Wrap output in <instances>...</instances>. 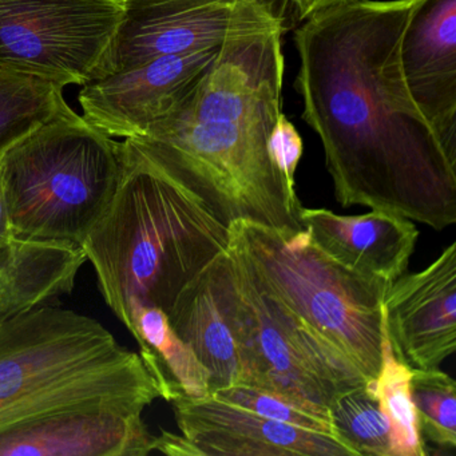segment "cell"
Returning a JSON list of instances; mask_svg holds the SVG:
<instances>
[{
  "label": "cell",
  "instance_id": "cell-1",
  "mask_svg": "<svg viewBox=\"0 0 456 456\" xmlns=\"http://www.w3.org/2000/svg\"><path fill=\"white\" fill-rule=\"evenodd\" d=\"M420 0H338L295 31V87L335 196L443 231L456 224V164L413 102L400 42Z\"/></svg>",
  "mask_w": 456,
  "mask_h": 456
},
{
  "label": "cell",
  "instance_id": "cell-2",
  "mask_svg": "<svg viewBox=\"0 0 456 456\" xmlns=\"http://www.w3.org/2000/svg\"><path fill=\"white\" fill-rule=\"evenodd\" d=\"M287 0L240 23L197 89L138 138H129L199 197L226 228L249 221L304 231L303 209L269 154L281 114Z\"/></svg>",
  "mask_w": 456,
  "mask_h": 456
},
{
  "label": "cell",
  "instance_id": "cell-3",
  "mask_svg": "<svg viewBox=\"0 0 456 456\" xmlns=\"http://www.w3.org/2000/svg\"><path fill=\"white\" fill-rule=\"evenodd\" d=\"M121 181L82 249L101 295L124 322L135 306L169 312L181 292L229 248V228L133 141Z\"/></svg>",
  "mask_w": 456,
  "mask_h": 456
},
{
  "label": "cell",
  "instance_id": "cell-4",
  "mask_svg": "<svg viewBox=\"0 0 456 456\" xmlns=\"http://www.w3.org/2000/svg\"><path fill=\"white\" fill-rule=\"evenodd\" d=\"M159 387L97 320L39 306L0 325V432L79 410L142 413Z\"/></svg>",
  "mask_w": 456,
  "mask_h": 456
},
{
  "label": "cell",
  "instance_id": "cell-5",
  "mask_svg": "<svg viewBox=\"0 0 456 456\" xmlns=\"http://www.w3.org/2000/svg\"><path fill=\"white\" fill-rule=\"evenodd\" d=\"M124 156V141L73 109L15 143L0 159L15 237L82 248L116 194Z\"/></svg>",
  "mask_w": 456,
  "mask_h": 456
},
{
  "label": "cell",
  "instance_id": "cell-6",
  "mask_svg": "<svg viewBox=\"0 0 456 456\" xmlns=\"http://www.w3.org/2000/svg\"><path fill=\"white\" fill-rule=\"evenodd\" d=\"M264 287L343 352L370 383L381 367L389 282L360 276L325 255L308 232L236 221L229 226Z\"/></svg>",
  "mask_w": 456,
  "mask_h": 456
},
{
  "label": "cell",
  "instance_id": "cell-7",
  "mask_svg": "<svg viewBox=\"0 0 456 456\" xmlns=\"http://www.w3.org/2000/svg\"><path fill=\"white\" fill-rule=\"evenodd\" d=\"M229 252L239 287L241 384L328 410L338 395L370 383L343 352L268 292L231 239Z\"/></svg>",
  "mask_w": 456,
  "mask_h": 456
},
{
  "label": "cell",
  "instance_id": "cell-8",
  "mask_svg": "<svg viewBox=\"0 0 456 456\" xmlns=\"http://www.w3.org/2000/svg\"><path fill=\"white\" fill-rule=\"evenodd\" d=\"M122 0H0V66L69 86L105 71Z\"/></svg>",
  "mask_w": 456,
  "mask_h": 456
},
{
  "label": "cell",
  "instance_id": "cell-9",
  "mask_svg": "<svg viewBox=\"0 0 456 456\" xmlns=\"http://www.w3.org/2000/svg\"><path fill=\"white\" fill-rule=\"evenodd\" d=\"M221 46L153 58L87 82L78 94L82 117L110 137H141L204 81Z\"/></svg>",
  "mask_w": 456,
  "mask_h": 456
},
{
  "label": "cell",
  "instance_id": "cell-10",
  "mask_svg": "<svg viewBox=\"0 0 456 456\" xmlns=\"http://www.w3.org/2000/svg\"><path fill=\"white\" fill-rule=\"evenodd\" d=\"M268 2L122 0V20L102 76L127 70L164 55L221 46L240 23Z\"/></svg>",
  "mask_w": 456,
  "mask_h": 456
},
{
  "label": "cell",
  "instance_id": "cell-11",
  "mask_svg": "<svg viewBox=\"0 0 456 456\" xmlns=\"http://www.w3.org/2000/svg\"><path fill=\"white\" fill-rule=\"evenodd\" d=\"M384 333L399 362L411 370H439L456 351V244L424 271L389 285Z\"/></svg>",
  "mask_w": 456,
  "mask_h": 456
},
{
  "label": "cell",
  "instance_id": "cell-12",
  "mask_svg": "<svg viewBox=\"0 0 456 456\" xmlns=\"http://www.w3.org/2000/svg\"><path fill=\"white\" fill-rule=\"evenodd\" d=\"M170 404L200 456H354L333 435L271 420L212 395Z\"/></svg>",
  "mask_w": 456,
  "mask_h": 456
},
{
  "label": "cell",
  "instance_id": "cell-13",
  "mask_svg": "<svg viewBox=\"0 0 456 456\" xmlns=\"http://www.w3.org/2000/svg\"><path fill=\"white\" fill-rule=\"evenodd\" d=\"M408 92L456 164V0H420L400 42Z\"/></svg>",
  "mask_w": 456,
  "mask_h": 456
},
{
  "label": "cell",
  "instance_id": "cell-14",
  "mask_svg": "<svg viewBox=\"0 0 456 456\" xmlns=\"http://www.w3.org/2000/svg\"><path fill=\"white\" fill-rule=\"evenodd\" d=\"M167 317L209 373L210 395L242 383L239 287L229 248L178 295Z\"/></svg>",
  "mask_w": 456,
  "mask_h": 456
},
{
  "label": "cell",
  "instance_id": "cell-15",
  "mask_svg": "<svg viewBox=\"0 0 456 456\" xmlns=\"http://www.w3.org/2000/svg\"><path fill=\"white\" fill-rule=\"evenodd\" d=\"M156 436L142 413L66 411L0 432V456H146Z\"/></svg>",
  "mask_w": 456,
  "mask_h": 456
},
{
  "label": "cell",
  "instance_id": "cell-16",
  "mask_svg": "<svg viewBox=\"0 0 456 456\" xmlns=\"http://www.w3.org/2000/svg\"><path fill=\"white\" fill-rule=\"evenodd\" d=\"M300 220L312 241L336 263L389 284L407 273L419 237L412 221L383 210L340 216L303 208Z\"/></svg>",
  "mask_w": 456,
  "mask_h": 456
},
{
  "label": "cell",
  "instance_id": "cell-17",
  "mask_svg": "<svg viewBox=\"0 0 456 456\" xmlns=\"http://www.w3.org/2000/svg\"><path fill=\"white\" fill-rule=\"evenodd\" d=\"M82 248L14 237L0 245V325L73 292Z\"/></svg>",
  "mask_w": 456,
  "mask_h": 456
},
{
  "label": "cell",
  "instance_id": "cell-18",
  "mask_svg": "<svg viewBox=\"0 0 456 456\" xmlns=\"http://www.w3.org/2000/svg\"><path fill=\"white\" fill-rule=\"evenodd\" d=\"M140 346V356L167 402L210 396V378L193 349L177 335L167 312L135 306L122 322Z\"/></svg>",
  "mask_w": 456,
  "mask_h": 456
},
{
  "label": "cell",
  "instance_id": "cell-19",
  "mask_svg": "<svg viewBox=\"0 0 456 456\" xmlns=\"http://www.w3.org/2000/svg\"><path fill=\"white\" fill-rule=\"evenodd\" d=\"M65 85L0 66V159L55 117L70 110Z\"/></svg>",
  "mask_w": 456,
  "mask_h": 456
},
{
  "label": "cell",
  "instance_id": "cell-20",
  "mask_svg": "<svg viewBox=\"0 0 456 456\" xmlns=\"http://www.w3.org/2000/svg\"><path fill=\"white\" fill-rule=\"evenodd\" d=\"M330 416L333 436L354 456H391V428L376 383L338 395L330 404Z\"/></svg>",
  "mask_w": 456,
  "mask_h": 456
},
{
  "label": "cell",
  "instance_id": "cell-21",
  "mask_svg": "<svg viewBox=\"0 0 456 456\" xmlns=\"http://www.w3.org/2000/svg\"><path fill=\"white\" fill-rule=\"evenodd\" d=\"M411 378L412 370L395 357L384 333L376 395L391 428V456H426L428 453L419 434L411 397Z\"/></svg>",
  "mask_w": 456,
  "mask_h": 456
},
{
  "label": "cell",
  "instance_id": "cell-22",
  "mask_svg": "<svg viewBox=\"0 0 456 456\" xmlns=\"http://www.w3.org/2000/svg\"><path fill=\"white\" fill-rule=\"evenodd\" d=\"M411 397L424 444L456 448V383L439 370H412Z\"/></svg>",
  "mask_w": 456,
  "mask_h": 456
},
{
  "label": "cell",
  "instance_id": "cell-23",
  "mask_svg": "<svg viewBox=\"0 0 456 456\" xmlns=\"http://www.w3.org/2000/svg\"><path fill=\"white\" fill-rule=\"evenodd\" d=\"M212 396L252 411L271 420L333 435L330 408L327 410V408L304 404L285 395L266 391L248 384L225 387L213 392Z\"/></svg>",
  "mask_w": 456,
  "mask_h": 456
},
{
  "label": "cell",
  "instance_id": "cell-24",
  "mask_svg": "<svg viewBox=\"0 0 456 456\" xmlns=\"http://www.w3.org/2000/svg\"><path fill=\"white\" fill-rule=\"evenodd\" d=\"M268 146L272 161L290 188L296 189V170L303 156V140L282 111L272 130Z\"/></svg>",
  "mask_w": 456,
  "mask_h": 456
},
{
  "label": "cell",
  "instance_id": "cell-25",
  "mask_svg": "<svg viewBox=\"0 0 456 456\" xmlns=\"http://www.w3.org/2000/svg\"><path fill=\"white\" fill-rule=\"evenodd\" d=\"M156 451L172 456H200L183 435H175L164 429L159 436H156Z\"/></svg>",
  "mask_w": 456,
  "mask_h": 456
},
{
  "label": "cell",
  "instance_id": "cell-26",
  "mask_svg": "<svg viewBox=\"0 0 456 456\" xmlns=\"http://www.w3.org/2000/svg\"><path fill=\"white\" fill-rule=\"evenodd\" d=\"M289 6L292 7L297 20L303 22L306 18L314 15V12H320L324 7L338 2V0H287Z\"/></svg>",
  "mask_w": 456,
  "mask_h": 456
},
{
  "label": "cell",
  "instance_id": "cell-27",
  "mask_svg": "<svg viewBox=\"0 0 456 456\" xmlns=\"http://www.w3.org/2000/svg\"><path fill=\"white\" fill-rule=\"evenodd\" d=\"M14 237L9 209H7L6 196H4V183L0 177V245L10 241Z\"/></svg>",
  "mask_w": 456,
  "mask_h": 456
}]
</instances>
